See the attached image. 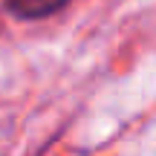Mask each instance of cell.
<instances>
[{
	"instance_id": "obj_1",
	"label": "cell",
	"mask_w": 156,
	"mask_h": 156,
	"mask_svg": "<svg viewBox=\"0 0 156 156\" xmlns=\"http://www.w3.org/2000/svg\"><path fill=\"white\" fill-rule=\"evenodd\" d=\"M73 0H6L9 12L20 20H41V17H49L55 12H61L64 6H69Z\"/></svg>"
}]
</instances>
